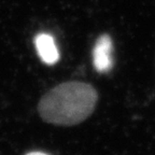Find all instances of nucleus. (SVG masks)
Masks as SVG:
<instances>
[{"label":"nucleus","mask_w":155,"mask_h":155,"mask_svg":"<svg viewBox=\"0 0 155 155\" xmlns=\"http://www.w3.org/2000/svg\"><path fill=\"white\" fill-rule=\"evenodd\" d=\"M98 95L84 82H66L48 91L38 104V111L48 123L72 126L85 121L94 112Z\"/></svg>","instance_id":"f257e3e1"},{"label":"nucleus","mask_w":155,"mask_h":155,"mask_svg":"<svg viewBox=\"0 0 155 155\" xmlns=\"http://www.w3.org/2000/svg\"><path fill=\"white\" fill-rule=\"evenodd\" d=\"M113 43L108 35H101L95 42L93 48V65L99 73L109 72L113 67Z\"/></svg>","instance_id":"f03ea898"},{"label":"nucleus","mask_w":155,"mask_h":155,"mask_svg":"<svg viewBox=\"0 0 155 155\" xmlns=\"http://www.w3.org/2000/svg\"><path fill=\"white\" fill-rule=\"evenodd\" d=\"M35 46L39 57L46 65H55L59 59V52L55 40L50 34L41 32L35 38Z\"/></svg>","instance_id":"7ed1b4c3"},{"label":"nucleus","mask_w":155,"mask_h":155,"mask_svg":"<svg viewBox=\"0 0 155 155\" xmlns=\"http://www.w3.org/2000/svg\"><path fill=\"white\" fill-rule=\"evenodd\" d=\"M26 155H48V154L43 152H30V153H27Z\"/></svg>","instance_id":"20e7f679"}]
</instances>
